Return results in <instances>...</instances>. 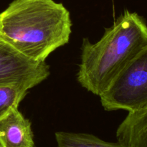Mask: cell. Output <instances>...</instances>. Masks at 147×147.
Masks as SVG:
<instances>
[{"mask_svg":"<svg viewBox=\"0 0 147 147\" xmlns=\"http://www.w3.org/2000/svg\"><path fill=\"white\" fill-rule=\"evenodd\" d=\"M0 145L1 147H34L31 123L13 108L0 118Z\"/></svg>","mask_w":147,"mask_h":147,"instance_id":"cell-5","label":"cell"},{"mask_svg":"<svg viewBox=\"0 0 147 147\" xmlns=\"http://www.w3.org/2000/svg\"><path fill=\"white\" fill-rule=\"evenodd\" d=\"M30 89L22 84L0 86V118L13 108H18Z\"/></svg>","mask_w":147,"mask_h":147,"instance_id":"cell-8","label":"cell"},{"mask_svg":"<svg viewBox=\"0 0 147 147\" xmlns=\"http://www.w3.org/2000/svg\"><path fill=\"white\" fill-rule=\"evenodd\" d=\"M116 139L125 147H147V107L129 112L117 129Z\"/></svg>","mask_w":147,"mask_h":147,"instance_id":"cell-6","label":"cell"},{"mask_svg":"<svg viewBox=\"0 0 147 147\" xmlns=\"http://www.w3.org/2000/svg\"><path fill=\"white\" fill-rule=\"evenodd\" d=\"M71 27L69 11L54 0H14L0 13V41L34 61L68 43Z\"/></svg>","mask_w":147,"mask_h":147,"instance_id":"cell-1","label":"cell"},{"mask_svg":"<svg viewBox=\"0 0 147 147\" xmlns=\"http://www.w3.org/2000/svg\"><path fill=\"white\" fill-rule=\"evenodd\" d=\"M55 139L57 147H125L119 142H105L88 134L58 131Z\"/></svg>","mask_w":147,"mask_h":147,"instance_id":"cell-7","label":"cell"},{"mask_svg":"<svg viewBox=\"0 0 147 147\" xmlns=\"http://www.w3.org/2000/svg\"><path fill=\"white\" fill-rule=\"evenodd\" d=\"M100 98L108 111L134 112L147 107V47L115 78Z\"/></svg>","mask_w":147,"mask_h":147,"instance_id":"cell-3","label":"cell"},{"mask_svg":"<svg viewBox=\"0 0 147 147\" xmlns=\"http://www.w3.org/2000/svg\"><path fill=\"white\" fill-rule=\"evenodd\" d=\"M147 47V24L143 17L126 9L105 30L98 42L83 38L78 83L100 96L115 78Z\"/></svg>","mask_w":147,"mask_h":147,"instance_id":"cell-2","label":"cell"},{"mask_svg":"<svg viewBox=\"0 0 147 147\" xmlns=\"http://www.w3.org/2000/svg\"><path fill=\"white\" fill-rule=\"evenodd\" d=\"M34 147H36V146H34Z\"/></svg>","mask_w":147,"mask_h":147,"instance_id":"cell-10","label":"cell"},{"mask_svg":"<svg viewBox=\"0 0 147 147\" xmlns=\"http://www.w3.org/2000/svg\"><path fill=\"white\" fill-rule=\"evenodd\" d=\"M50 74L45 62H37L0 41V86L22 84L30 89Z\"/></svg>","mask_w":147,"mask_h":147,"instance_id":"cell-4","label":"cell"},{"mask_svg":"<svg viewBox=\"0 0 147 147\" xmlns=\"http://www.w3.org/2000/svg\"><path fill=\"white\" fill-rule=\"evenodd\" d=\"M0 147H1V145H0Z\"/></svg>","mask_w":147,"mask_h":147,"instance_id":"cell-9","label":"cell"}]
</instances>
